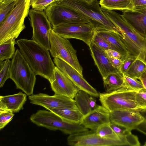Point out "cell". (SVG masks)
Instances as JSON below:
<instances>
[{"label": "cell", "instance_id": "1", "mask_svg": "<svg viewBox=\"0 0 146 146\" xmlns=\"http://www.w3.org/2000/svg\"><path fill=\"white\" fill-rule=\"evenodd\" d=\"M16 42L21 54L36 75L49 81L55 66L49 50L32 40L21 38Z\"/></svg>", "mask_w": 146, "mask_h": 146}, {"label": "cell", "instance_id": "2", "mask_svg": "<svg viewBox=\"0 0 146 146\" xmlns=\"http://www.w3.org/2000/svg\"><path fill=\"white\" fill-rule=\"evenodd\" d=\"M105 15L120 31L119 35L130 55L146 62L145 38L135 30L124 19L114 11L102 8Z\"/></svg>", "mask_w": 146, "mask_h": 146}, {"label": "cell", "instance_id": "3", "mask_svg": "<svg viewBox=\"0 0 146 146\" xmlns=\"http://www.w3.org/2000/svg\"><path fill=\"white\" fill-rule=\"evenodd\" d=\"M54 2L80 13L94 27L96 30H107L120 34L118 29L103 12L98 0L92 2L77 0H56Z\"/></svg>", "mask_w": 146, "mask_h": 146}, {"label": "cell", "instance_id": "4", "mask_svg": "<svg viewBox=\"0 0 146 146\" xmlns=\"http://www.w3.org/2000/svg\"><path fill=\"white\" fill-rule=\"evenodd\" d=\"M31 0H16L14 8L0 24V44L15 40L25 28L24 20L29 15Z\"/></svg>", "mask_w": 146, "mask_h": 146}, {"label": "cell", "instance_id": "5", "mask_svg": "<svg viewBox=\"0 0 146 146\" xmlns=\"http://www.w3.org/2000/svg\"><path fill=\"white\" fill-rule=\"evenodd\" d=\"M19 50L15 51L11 61L10 78L20 89L29 96L33 94L36 78Z\"/></svg>", "mask_w": 146, "mask_h": 146}, {"label": "cell", "instance_id": "6", "mask_svg": "<svg viewBox=\"0 0 146 146\" xmlns=\"http://www.w3.org/2000/svg\"><path fill=\"white\" fill-rule=\"evenodd\" d=\"M137 91L125 87L109 92L99 93L102 105L110 112L117 110H141L136 99Z\"/></svg>", "mask_w": 146, "mask_h": 146}, {"label": "cell", "instance_id": "7", "mask_svg": "<svg viewBox=\"0 0 146 146\" xmlns=\"http://www.w3.org/2000/svg\"><path fill=\"white\" fill-rule=\"evenodd\" d=\"M30 119L38 126L44 127L51 130H59L65 134L69 135L88 130L79 124L66 121L50 111L38 110L31 115Z\"/></svg>", "mask_w": 146, "mask_h": 146}, {"label": "cell", "instance_id": "8", "mask_svg": "<svg viewBox=\"0 0 146 146\" xmlns=\"http://www.w3.org/2000/svg\"><path fill=\"white\" fill-rule=\"evenodd\" d=\"M50 51L53 58H59L70 65L82 76L83 68L78 59L76 50L70 41L56 33L52 29L50 33Z\"/></svg>", "mask_w": 146, "mask_h": 146}, {"label": "cell", "instance_id": "9", "mask_svg": "<svg viewBox=\"0 0 146 146\" xmlns=\"http://www.w3.org/2000/svg\"><path fill=\"white\" fill-rule=\"evenodd\" d=\"M31 26L33 29L32 39L49 50L51 25L44 11L33 9L29 13Z\"/></svg>", "mask_w": 146, "mask_h": 146}, {"label": "cell", "instance_id": "10", "mask_svg": "<svg viewBox=\"0 0 146 146\" xmlns=\"http://www.w3.org/2000/svg\"><path fill=\"white\" fill-rule=\"evenodd\" d=\"M44 11L52 28L68 23L78 22L90 23L80 13L55 2L51 3Z\"/></svg>", "mask_w": 146, "mask_h": 146}, {"label": "cell", "instance_id": "11", "mask_svg": "<svg viewBox=\"0 0 146 146\" xmlns=\"http://www.w3.org/2000/svg\"><path fill=\"white\" fill-rule=\"evenodd\" d=\"M52 29L65 38L79 39L88 46L96 32V29L91 24L81 22L61 25L52 28Z\"/></svg>", "mask_w": 146, "mask_h": 146}, {"label": "cell", "instance_id": "12", "mask_svg": "<svg viewBox=\"0 0 146 146\" xmlns=\"http://www.w3.org/2000/svg\"><path fill=\"white\" fill-rule=\"evenodd\" d=\"M67 144L72 146H113L125 145L121 141L102 138L92 130L70 135Z\"/></svg>", "mask_w": 146, "mask_h": 146}, {"label": "cell", "instance_id": "13", "mask_svg": "<svg viewBox=\"0 0 146 146\" xmlns=\"http://www.w3.org/2000/svg\"><path fill=\"white\" fill-rule=\"evenodd\" d=\"M28 98L31 104L42 106L47 110L51 108H77L74 99L58 94L50 96L46 94L39 93L29 96Z\"/></svg>", "mask_w": 146, "mask_h": 146}, {"label": "cell", "instance_id": "14", "mask_svg": "<svg viewBox=\"0 0 146 146\" xmlns=\"http://www.w3.org/2000/svg\"><path fill=\"white\" fill-rule=\"evenodd\" d=\"M56 66L68 77L80 90L84 91L96 98L99 93L76 70L66 62L57 58H54Z\"/></svg>", "mask_w": 146, "mask_h": 146}, {"label": "cell", "instance_id": "15", "mask_svg": "<svg viewBox=\"0 0 146 146\" xmlns=\"http://www.w3.org/2000/svg\"><path fill=\"white\" fill-rule=\"evenodd\" d=\"M50 87L55 94L74 99L80 90L56 66L49 80Z\"/></svg>", "mask_w": 146, "mask_h": 146}, {"label": "cell", "instance_id": "16", "mask_svg": "<svg viewBox=\"0 0 146 146\" xmlns=\"http://www.w3.org/2000/svg\"><path fill=\"white\" fill-rule=\"evenodd\" d=\"M110 117L111 122L130 131L145 119L139 111L133 110L113 111L110 112Z\"/></svg>", "mask_w": 146, "mask_h": 146}, {"label": "cell", "instance_id": "17", "mask_svg": "<svg viewBox=\"0 0 146 146\" xmlns=\"http://www.w3.org/2000/svg\"><path fill=\"white\" fill-rule=\"evenodd\" d=\"M125 20L141 35L146 38V7L122 11Z\"/></svg>", "mask_w": 146, "mask_h": 146}, {"label": "cell", "instance_id": "18", "mask_svg": "<svg viewBox=\"0 0 146 146\" xmlns=\"http://www.w3.org/2000/svg\"><path fill=\"white\" fill-rule=\"evenodd\" d=\"M110 113V112L102 105H98L95 109L84 117L80 124L95 131L101 125L111 122Z\"/></svg>", "mask_w": 146, "mask_h": 146}, {"label": "cell", "instance_id": "19", "mask_svg": "<svg viewBox=\"0 0 146 146\" xmlns=\"http://www.w3.org/2000/svg\"><path fill=\"white\" fill-rule=\"evenodd\" d=\"M89 46L92 56L103 79L109 74L119 71L111 65L105 50L98 47L92 42Z\"/></svg>", "mask_w": 146, "mask_h": 146}, {"label": "cell", "instance_id": "20", "mask_svg": "<svg viewBox=\"0 0 146 146\" xmlns=\"http://www.w3.org/2000/svg\"><path fill=\"white\" fill-rule=\"evenodd\" d=\"M27 95L22 92L13 95L0 96V112H19L23 109L27 100Z\"/></svg>", "mask_w": 146, "mask_h": 146}, {"label": "cell", "instance_id": "21", "mask_svg": "<svg viewBox=\"0 0 146 146\" xmlns=\"http://www.w3.org/2000/svg\"><path fill=\"white\" fill-rule=\"evenodd\" d=\"M95 97L82 90H79L76 94L74 98L76 105L84 117L97 107Z\"/></svg>", "mask_w": 146, "mask_h": 146}, {"label": "cell", "instance_id": "22", "mask_svg": "<svg viewBox=\"0 0 146 146\" xmlns=\"http://www.w3.org/2000/svg\"><path fill=\"white\" fill-rule=\"evenodd\" d=\"M96 33L108 42L116 51L121 54L125 59L130 55L118 34L104 30H96Z\"/></svg>", "mask_w": 146, "mask_h": 146}, {"label": "cell", "instance_id": "23", "mask_svg": "<svg viewBox=\"0 0 146 146\" xmlns=\"http://www.w3.org/2000/svg\"><path fill=\"white\" fill-rule=\"evenodd\" d=\"M55 113L63 120L71 123L79 124L84 116L78 108H54L48 110Z\"/></svg>", "mask_w": 146, "mask_h": 146}, {"label": "cell", "instance_id": "24", "mask_svg": "<svg viewBox=\"0 0 146 146\" xmlns=\"http://www.w3.org/2000/svg\"><path fill=\"white\" fill-rule=\"evenodd\" d=\"M110 124L114 132L124 143L125 145H140L137 137L132 134L131 131L111 122Z\"/></svg>", "mask_w": 146, "mask_h": 146}, {"label": "cell", "instance_id": "25", "mask_svg": "<svg viewBox=\"0 0 146 146\" xmlns=\"http://www.w3.org/2000/svg\"><path fill=\"white\" fill-rule=\"evenodd\" d=\"M103 80L104 88L107 92L125 87L123 74L119 71L109 74Z\"/></svg>", "mask_w": 146, "mask_h": 146}, {"label": "cell", "instance_id": "26", "mask_svg": "<svg viewBox=\"0 0 146 146\" xmlns=\"http://www.w3.org/2000/svg\"><path fill=\"white\" fill-rule=\"evenodd\" d=\"M99 4L102 9L121 11L133 9L131 0H100Z\"/></svg>", "mask_w": 146, "mask_h": 146}, {"label": "cell", "instance_id": "27", "mask_svg": "<svg viewBox=\"0 0 146 146\" xmlns=\"http://www.w3.org/2000/svg\"><path fill=\"white\" fill-rule=\"evenodd\" d=\"M146 70V62L141 58H137L124 74L138 79Z\"/></svg>", "mask_w": 146, "mask_h": 146}, {"label": "cell", "instance_id": "28", "mask_svg": "<svg viewBox=\"0 0 146 146\" xmlns=\"http://www.w3.org/2000/svg\"><path fill=\"white\" fill-rule=\"evenodd\" d=\"M15 40H11L0 44V62L12 58L15 51Z\"/></svg>", "mask_w": 146, "mask_h": 146}, {"label": "cell", "instance_id": "29", "mask_svg": "<svg viewBox=\"0 0 146 146\" xmlns=\"http://www.w3.org/2000/svg\"><path fill=\"white\" fill-rule=\"evenodd\" d=\"M110 123H104L99 126L95 131L96 133L102 138L121 141L124 143L114 132Z\"/></svg>", "mask_w": 146, "mask_h": 146}, {"label": "cell", "instance_id": "30", "mask_svg": "<svg viewBox=\"0 0 146 146\" xmlns=\"http://www.w3.org/2000/svg\"><path fill=\"white\" fill-rule=\"evenodd\" d=\"M11 61L7 59L0 62V87H2L5 81L10 78V68Z\"/></svg>", "mask_w": 146, "mask_h": 146}, {"label": "cell", "instance_id": "31", "mask_svg": "<svg viewBox=\"0 0 146 146\" xmlns=\"http://www.w3.org/2000/svg\"><path fill=\"white\" fill-rule=\"evenodd\" d=\"M124 86L128 89L139 91L144 89L142 84L138 79L132 78L123 74Z\"/></svg>", "mask_w": 146, "mask_h": 146}, {"label": "cell", "instance_id": "32", "mask_svg": "<svg viewBox=\"0 0 146 146\" xmlns=\"http://www.w3.org/2000/svg\"><path fill=\"white\" fill-rule=\"evenodd\" d=\"M91 42L98 47L104 50H115L108 42L97 34L96 32Z\"/></svg>", "mask_w": 146, "mask_h": 146}, {"label": "cell", "instance_id": "33", "mask_svg": "<svg viewBox=\"0 0 146 146\" xmlns=\"http://www.w3.org/2000/svg\"><path fill=\"white\" fill-rule=\"evenodd\" d=\"M16 0L7 4L0 3V24L14 8Z\"/></svg>", "mask_w": 146, "mask_h": 146}, {"label": "cell", "instance_id": "34", "mask_svg": "<svg viewBox=\"0 0 146 146\" xmlns=\"http://www.w3.org/2000/svg\"><path fill=\"white\" fill-rule=\"evenodd\" d=\"M56 0H31V5L32 8L44 11L53 2Z\"/></svg>", "mask_w": 146, "mask_h": 146}, {"label": "cell", "instance_id": "35", "mask_svg": "<svg viewBox=\"0 0 146 146\" xmlns=\"http://www.w3.org/2000/svg\"><path fill=\"white\" fill-rule=\"evenodd\" d=\"M14 114L10 111L0 112V129L3 128L13 119Z\"/></svg>", "mask_w": 146, "mask_h": 146}, {"label": "cell", "instance_id": "36", "mask_svg": "<svg viewBox=\"0 0 146 146\" xmlns=\"http://www.w3.org/2000/svg\"><path fill=\"white\" fill-rule=\"evenodd\" d=\"M137 103L141 110L146 109V90L137 91L136 95Z\"/></svg>", "mask_w": 146, "mask_h": 146}, {"label": "cell", "instance_id": "37", "mask_svg": "<svg viewBox=\"0 0 146 146\" xmlns=\"http://www.w3.org/2000/svg\"><path fill=\"white\" fill-rule=\"evenodd\" d=\"M137 58L131 55L127 56L123 61L122 64L118 69V70L123 74H125Z\"/></svg>", "mask_w": 146, "mask_h": 146}, {"label": "cell", "instance_id": "38", "mask_svg": "<svg viewBox=\"0 0 146 146\" xmlns=\"http://www.w3.org/2000/svg\"><path fill=\"white\" fill-rule=\"evenodd\" d=\"M106 54L108 57H112L117 58L123 61L124 58L123 55L118 52L112 50H105Z\"/></svg>", "mask_w": 146, "mask_h": 146}, {"label": "cell", "instance_id": "39", "mask_svg": "<svg viewBox=\"0 0 146 146\" xmlns=\"http://www.w3.org/2000/svg\"><path fill=\"white\" fill-rule=\"evenodd\" d=\"M108 58L111 65L118 70V69L122 64L123 61L121 59L115 57H108Z\"/></svg>", "mask_w": 146, "mask_h": 146}, {"label": "cell", "instance_id": "40", "mask_svg": "<svg viewBox=\"0 0 146 146\" xmlns=\"http://www.w3.org/2000/svg\"><path fill=\"white\" fill-rule=\"evenodd\" d=\"M133 9L146 7V0H131Z\"/></svg>", "mask_w": 146, "mask_h": 146}, {"label": "cell", "instance_id": "41", "mask_svg": "<svg viewBox=\"0 0 146 146\" xmlns=\"http://www.w3.org/2000/svg\"><path fill=\"white\" fill-rule=\"evenodd\" d=\"M135 129L146 135V120H144L139 124Z\"/></svg>", "mask_w": 146, "mask_h": 146}, {"label": "cell", "instance_id": "42", "mask_svg": "<svg viewBox=\"0 0 146 146\" xmlns=\"http://www.w3.org/2000/svg\"><path fill=\"white\" fill-rule=\"evenodd\" d=\"M142 82L144 89L146 90V70L138 78Z\"/></svg>", "mask_w": 146, "mask_h": 146}, {"label": "cell", "instance_id": "43", "mask_svg": "<svg viewBox=\"0 0 146 146\" xmlns=\"http://www.w3.org/2000/svg\"><path fill=\"white\" fill-rule=\"evenodd\" d=\"M139 112L145 119L146 120V109L141 110L139 111Z\"/></svg>", "mask_w": 146, "mask_h": 146}, {"label": "cell", "instance_id": "44", "mask_svg": "<svg viewBox=\"0 0 146 146\" xmlns=\"http://www.w3.org/2000/svg\"><path fill=\"white\" fill-rule=\"evenodd\" d=\"M16 0H4L2 2L0 3L3 4H7Z\"/></svg>", "mask_w": 146, "mask_h": 146}, {"label": "cell", "instance_id": "45", "mask_svg": "<svg viewBox=\"0 0 146 146\" xmlns=\"http://www.w3.org/2000/svg\"><path fill=\"white\" fill-rule=\"evenodd\" d=\"M80 0V1H86L88 2H93L94 1L96 0Z\"/></svg>", "mask_w": 146, "mask_h": 146}, {"label": "cell", "instance_id": "46", "mask_svg": "<svg viewBox=\"0 0 146 146\" xmlns=\"http://www.w3.org/2000/svg\"><path fill=\"white\" fill-rule=\"evenodd\" d=\"M4 0H0V3L2 2Z\"/></svg>", "mask_w": 146, "mask_h": 146}, {"label": "cell", "instance_id": "47", "mask_svg": "<svg viewBox=\"0 0 146 146\" xmlns=\"http://www.w3.org/2000/svg\"><path fill=\"white\" fill-rule=\"evenodd\" d=\"M144 146H146V142L145 143L144 145Z\"/></svg>", "mask_w": 146, "mask_h": 146}, {"label": "cell", "instance_id": "48", "mask_svg": "<svg viewBox=\"0 0 146 146\" xmlns=\"http://www.w3.org/2000/svg\"><path fill=\"white\" fill-rule=\"evenodd\" d=\"M146 42V38H145Z\"/></svg>", "mask_w": 146, "mask_h": 146}]
</instances>
